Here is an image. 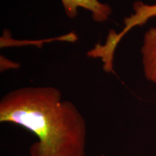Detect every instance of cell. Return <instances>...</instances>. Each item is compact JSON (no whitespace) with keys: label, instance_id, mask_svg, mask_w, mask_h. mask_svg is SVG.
Instances as JSON below:
<instances>
[{"label":"cell","instance_id":"cell-1","mask_svg":"<svg viewBox=\"0 0 156 156\" xmlns=\"http://www.w3.org/2000/svg\"><path fill=\"white\" fill-rule=\"evenodd\" d=\"M0 122L36 134L38 141L30 147V156H85V119L55 87H26L8 93L0 101Z\"/></svg>","mask_w":156,"mask_h":156},{"label":"cell","instance_id":"cell-2","mask_svg":"<svg viewBox=\"0 0 156 156\" xmlns=\"http://www.w3.org/2000/svg\"><path fill=\"white\" fill-rule=\"evenodd\" d=\"M134 13L130 16L124 18V29L117 34L114 30L109 33L107 40L109 44L114 47H116L123 36L134 27L142 25L147 22L149 19L156 17V4L147 5L142 2H136L133 5Z\"/></svg>","mask_w":156,"mask_h":156},{"label":"cell","instance_id":"cell-3","mask_svg":"<svg viewBox=\"0 0 156 156\" xmlns=\"http://www.w3.org/2000/svg\"><path fill=\"white\" fill-rule=\"evenodd\" d=\"M61 2L66 15L69 18L77 17L79 8L90 12L93 20L96 23L106 22L112 13V7L99 0H61Z\"/></svg>","mask_w":156,"mask_h":156},{"label":"cell","instance_id":"cell-4","mask_svg":"<svg viewBox=\"0 0 156 156\" xmlns=\"http://www.w3.org/2000/svg\"><path fill=\"white\" fill-rule=\"evenodd\" d=\"M141 52L145 77L156 84V28L146 32Z\"/></svg>","mask_w":156,"mask_h":156}]
</instances>
